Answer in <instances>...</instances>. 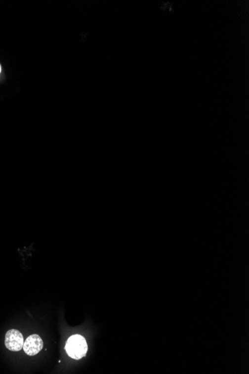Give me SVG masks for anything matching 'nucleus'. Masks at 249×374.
<instances>
[{
	"label": "nucleus",
	"mask_w": 249,
	"mask_h": 374,
	"mask_svg": "<svg viewBox=\"0 0 249 374\" xmlns=\"http://www.w3.org/2000/svg\"><path fill=\"white\" fill-rule=\"evenodd\" d=\"M0 73H1V66H0Z\"/></svg>",
	"instance_id": "20e7f679"
},
{
	"label": "nucleus",
	"mask_w": 249,
	"mask_h": 374,
	"mask_svg": "<svg viewBox=\"0 0 249 374\" xmlns=\"http://www.w3.org/2000/svg\"><path fill=\"white\" fill-rule=\"evenodd\" d=\"M43 342L41 337L36 334L30 335L26 338L23 344V350L29 356H35L42 350Z\"/></svg>",
	"instance_id": "7ed1b4c3"
},
{
	"label": "nucleus",
	"mask_w": 249,
	"mask_h": 374,
	"mask_svg": "<svg viewBox=\"0 0 249 374\" xmlns=\"http://www.w3.org/2000/svg\"><path fill=\"white\" fill-rule=\"evenodd\" d=\"M66 351L70 357L81 359L85 356L87 352V344L85 338L80 335H74L67 340L65 346Z\"/></svg>",
	"instance_id": "f257e3e1"
},
{
	"label": "nucleus",
	"mask_w": 249,
	"mask_h": 374,
	"mask_svg": "<svg viewBox=\"0 0 249 374\" xmlns=\"http://www.w3.org/2000/svg\"><path fill=\"white\" fill-rule=\"evenodd\" d=\"M24 344V338L21 332L17 329H10L5 334V345L13 352L21 350Z\"/></svg>",
	"instance_id": "f03ea898"
}]
</instances>
